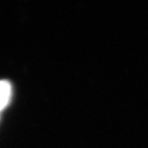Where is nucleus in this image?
Returning a JSON list of instances; mask_svg holds the SVG:
<instances>
[{
	"mask_svg": "<svg viewBox=\"0 0 148 148\" xmlns=\"http://www.w3.org/2000/svg\"><path fill=\"white\" fill-rule=\"evenodd\" d=\"M11 88L7 82H0V110L6 106L10 98Z\"/></svg>",
	"mask_w": 148,
	"mask_h": 148,
	"instance_id": "1",
	"label": "nucleus"
}]
</instances>
